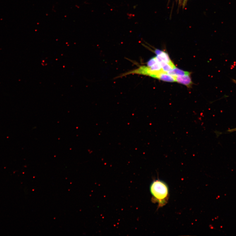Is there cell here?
<instances>
[{
  "label": "cell",
  "instance_id": "obj_1",
  "mask_svg": "<svg viewBox=\"0 0 236 236\" xmlns=\"http://www.w3.org/2000/svg\"><path fill=\"white\" fill-rule=\"evenodd\" d=\"M150 191L155 200L160 205L165 203L168 195V188L165 183L158 180L154 181L151 186Z\"/></svg>",
  "mask_w": 236,
  "mask_h": 236
},
{
  "label": "cell",
  "instance_id": "obj_2",
  "mask_svg": "<svg viewBox=\"0 0 236 236\" xmlns=\"http://www.w3.org/2000/svg\"><path fill=\"white\" fill-rule=\"evenodd\" d=\"M154 52L157 55L156 58L159 63L163 62L173 66H175L171 60L169 55L167 52L158 49L155 50Z\"/></svg>",
  "mask_w": 236,
  "mask_h": 236
},
{
  "label": "cell",
  "instance_id": "obj_3",
  "mask_svg": "<svg viewBox=\"0 0 236 236\" xmlns=\"http://www.w3.org/2000/svg\"><path fill=\"white\" fill-rule=\"evenodd\" d=\"M164 82H176L175 76L170 75L167 73L162 72L154 75L152 77Z\"/></svg>",
  "mask_w": 236,
  "mask_h": 236
},
{
  "label": "cell",
  "instance_id": "obj_4",
  "mask_svg": "<svg viewBox=\"0 0 236 236\" xmlns=\"http://www.w3.org/2000/svg\"><path fill=\"white\" fill-rule=\"evenodd\" d=\"M176 82L184 85L190 88L192 84V82L190 75L175 76Z\"/></svg>",
  "mask_w": 236,
  "mask_h": 236
},
{
  "label": "cell",
  "instance_id": "obj_5",
  "mask_svg": "<svg viewBox=\"0 0 236 236\" xmlns=\"http://www.w3.org/2000/svg\"><path fill=\"white\" fill-rule=\"evenodd\" d=\"M168 74L173 76H178L185 75H190V73L185 71L178 68L175 67L171 70L168 71Z\"/></svg>",
  "mask_w": 236,
  "mask_h": 236
},
{
  "label": "cell",
  "instance_id": "obj_6",
  "mask_svg": "<svg viewBox=\"0 0 236 236\" xmlns=\"http://www.w3.org/2000/svg\"><path fill=\"white\" fill-rule=\"evenodd\" d=\"M159 63L162 68L163 72H164L167 73L168 71L176 67L175 66H173L164 62H161Z\"/></svg>",
  "mask_w": 236,
  "mask_h": 236
},
{
  "label": "cell",
  "instance_id": "obj_7",
  "mask_svg": "<svg viewBox=\"0 0 236 236\" xmlns=\"http://www.w3.org/2000/svg\"><path fill=\"white\" fill-rule=\"evenodd\" d=\"M158 62L156 57L152 58L147 62V66L148 67L151 66L157 63Z\"/></svg>",
  "mask_w": 236,
  "mask_h": 236
},
{
  "label": "cell",
  "instance_id": "obj_8",
  "mask_svg": "<svg viewBox=\"0 0 236 236\" xmlns=\"http://www.w3.org/2000/svg\"><path fill=\"white\" fill-rule=\"evenodd\" d=\"M236 131V128L229 130V132H232Z\"/></svg>",
  "mask_w": 236,
  "mask_h": 236
},
{
  "label": "cell",
  "instance_id": "obj_9",
  "mask_svg": "<svg viewBox=\"0 0 236 236\" xmlns=\"http://www.w3.org/2000/svg\"><path fill=\"white\" fill-rule=\"evenodd\" d=\"M184 3H185V2L186 1V0H184Z\"/></svg>",
  "mask_w": 236,
  "mask_h": 236
},
{
  "label": "cell",
  "instance_id": "obj_10",
  "mask_svg": "<svg viewBox=\"0 0 236 236\" xmlns=\"http://www.w3.org/2000/svg\"><path fill=\"white\" fill-rule=\"evenodd\" d=\"M234 81L236 83V81H235L234 80Z\"/></svg>",
  "mask_w": 236,
  "mask_h": 236
}]
</instances>
